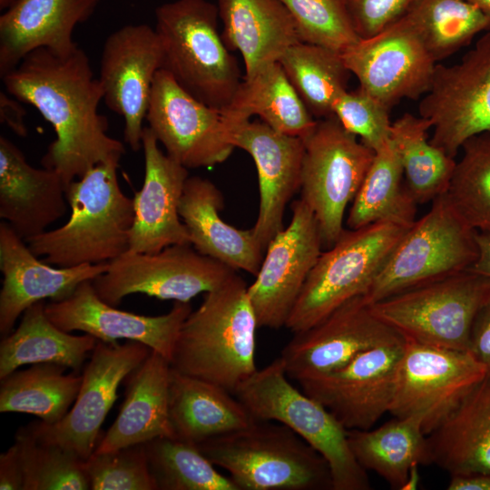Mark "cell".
<instances>
[{"instance_id": "obj_1", "label": "cell", "mask_w": 490, "mask_h": 490, "mask_svg": "<svg viewBox=\"0 0 490 490\" xmlns=\"http://www.w3.org/2000/svg\"><path fill=\"white\" fill-rule=\"evenodd\" d=\"M2 80L10 95L53 126L56 137L41 163L57 172L66 188L99 163L120 162L125 147L107 133V119L98 112L103 88L83 49L61 55L38 48Z\"/></svg>"}, {"instance_id": "obj_2", "label": "cell", "mask_w": 490, "mask_h": 490, "mask_svg": "<svg viewBox=\"0 0 490 490\" xmlns=\"http://www.w3.org/2000/svg\"><path fill=\"white\" fill-rule=\"evenodd\" d=\"M258 327L248 286L235 273L206 292L201 306L187 317L175 343L171 367L234 395L257 370Z\"/></svg>"}, {"instance_id": "obj_3", "label": "cell", "mask_w": 490, "mask_h": 490, "mask_svg": "<svg viewBox=\"0 0 490 490\" xmlns=\"http://www.w3.org/2000/svg\"><path fill=\"white\" fill-rule=\"evenodd\" d=\"M118 162L95 165L66 188L69 220L26 241L43 260L58 267L110 262L129 250L132 199L118 181Z\"/></svg>"}, {"instance_id": "obj_4", "label": "cell", "mask_w": 490, "mask_h": 490, "mask_svg": "<svg viewBox=\"0 0 490 490\" xmlns=\"http://www.w3.org/2000/svg\"><path fill=\"white\" fill-rule=\"evenodd\" d=\"M218 7L207 0H174L155 9L163 63L174 81L206 105L222 111L242 78L218 29Z\"/></svg>"}, {"instance_id": "obj_5", "label": "cell", "mask_w": 490, "mask_h": 490, "mask_svg": "<svg viewBox=\"0 0 490 490\" xmlns=\"http://www.w3.org/2000/svg\"><path fill=\"white\" fill-rule=\"evenodd\" d=\"M197 446L213 465L230 473L239 490L332 489L326 459L281 423L256 421Z\"/></svg>"}, {"instance_id": "obj_6", "label": "cell", "mask_w": 490, "mask_h": 490, "mask_svg": "<svg viewBox=\"0 0 490 490\" xmlns=\"http://www.w3.org/2000/svg\"><path fill=\"white\" fill-rule=\"evenodd\" d=\"M279 357L244 381L234 395L256 421L286 425L328 462L332 490H368L366 470L355 458L348 429L321 403L296 388Z\"/></svg>"}, {"instance_id": "obj_7", "label": "cell", "mask_w": 490, "mask_h": 490, "mask_svg": "<svg viewBox=\"0 0 490 490\" xmlns=\"http://www.w3.org/2000/svg\"><path fill=\"white\" fill-rule=\"evenodd\" d=\"M408 228L382 221L345 229L321 252L285 327L293 333L307 330L348 300L365 295Z\"/></svg>"}, {"instance_id": "obj_8", "label": "cell", "mask_w": 490, "mask_h": 490, "mask_svg": "<svg viewBox=\"0 0 490 490\" xmlns=\"http://www.w3.org/2000/svg\"><path fill=\"white\" fill-rule=\"evenodd\" d=\"M475 233L446 193L437 196L397 244L364 299L373 304L468 270L477 257Z\"/></svg>"}, {"instance_id": "obj_9", "label": "cell", "mask_w": 490, "mask_h": 490, "mask_svg": "<svg viewBox=\"0 0 490 490\" xmlns=\"http://www.w3.org/2000/svg\"><path fill=\"white\" fill-rule=\"evenodd\" d=\"M490 299V280L469 269L370 304L406 339L467 351L474 319Z\"/></svg>"}, {"instance_id": "obj_10", "label": "cell", "mask_w": 490, "mask_h": 490, "mask_svg": "<svg viewBox=\"0 0 490 490\" xmlns=\"http://www.w3.org/2000/svg\"><path fill=\"white\" fill-rule=\"evenodd\" d=\"M303 140L300 199L313 212L323 247L330 248L345 228L347 206L357 195L375 152L333 115L319 119Z\"/></svg>"}, {"instance_id": "obj_11", "label": "cell", "mask_w": 490, "mask_h": 490, "mask_svg": "<svg viewBox=\"0 0 490 490\" xmlns=\"http://www.w3.org/2000/svg\"><path fill=\"white\" fill-rule=\"evenodd\" d=\"M236 273L227 265L201 255L191 244L172 245L156 253L127 251L109 262L92 280L97 295L116 307L131 294L159 299L190 300L220 287Z\"/></svg>"}, {"instance_id": "obj_12", "label": "cell", "mask_w": 490, "mask_h": 490, "mask_svg": "<svg viewBox=\"0 0 490 490\" xmlns=\"http://www.w3.org/2000/svg\"><path fill=\"white\" fill-rule=\"evenodd\" d=\"M486 374L468 351L406 339L388 413L395 417L420 416L427 436Z\"/></svg>"}, {"instance_id": "obj_13", "label": "cell", "mask_w": 490, "mask_h": 490, "mask_svg": "<svg viewBox=\"0 0 490 490\" xmlns=\"http://www.w3.org/2000/svg\"><path fill=\"white\" fill-rule=\"evenodd\" d=\"M418 113L434 128L430 142L453 158L468 139L490 132V31L459 63L436 64Z\"/></svg>"}, {"instance_id": "obj_14", "label": "cell", "mask_w": 490, "mask_h": 490, "mask_svg": "<svg viewBox=\"0 0 490 490\" xmlns=\"http://www.w3.org/2000/svg\"><path fill=\"white\" fill-rule=\"evenodd\" d=\"M144 344L130 341L106 344L98 341L83 372L77 397L56 424L35 422L27 429L40 442L60 446L86 460L94 452L100 429L116 401L122 381L148 357Z\"/></svg>"}, {"instance_id": "obj_15", "label": "cell", "mask_w": 490, "mask_h": 490, "mask_svg": "<svg viewBox=\"0 0 490 490\" xmlns=\"http://www.w3.org/2000/svg\"><path fill=\"white\" fill-rule=\"evenodd\" d=\"M341 54L359 87L389 110L426 93L436 65L407 14Z\"/></svg>"}, {"instance_id": "obj_16", "label": "cell", "mask_w": 490, "mask_h": 490, "mask_svg": "<svg viewBox=\"0 0 490 490\" xmlns=\"http://www.w3.org/2000/svg\"><path fill=\"white\" fill-rule=\"evenodd\" d=\"M289 226L268 244L248 296L259 328L285 327L305 281L323 248L318 221L301 200L291 204Z\"/></svg>"}, {"instance_id": "obj_17", "label": "cell", "mask_w": 490, "mask_h": 490, "mask_svg": "<svg viewBox=\"0 0 490 490\" xmlns=\"http://www.w3.org/2000/svg\"><path fill=\"white\" fill-rule=\"evenodd\" d=\"M403 339L373 313L361 295L312 328L294 333L279 358L288 377L299 382L339 369L367 350Z\"/></svg>"}, {"instance_id": "obj_18", "label": "cell", "mask_w": 490, "mask_h": 490, "mask_svg": "<svg viewBox=\"0 0 490 490\" xmlns=\"http://www.w3.org/2000/svg\"><path fill=\"white\" fill-rule=\"evenodd\" d=\"M163 53L154 28L146 24H126L105 40L99 82L107 107L123 117L124 142L137 152L142 148L155 76L162 68Z\"/></svg>"}, {"instance_id": "obj_19", "label": "cell", "mask_w": 490, "mask_h": 490, "mask_svg": "<svg viewBox=\"0 0 490 490\" xmlns=\"http://www.w3.org/2000/svg\"><path fill=\"white\" fill-rule=\"evenodd\" d=\"M146 120L166 154L187 169L220 164L234 150L221 111L191 96L162 68L153 82Z\"/></svg>"}, {"instance_id": "obj_20", "label": "cell", "mask_w": 490, "mask_h": 490, "mask_svg": "<svg viewBox=\"0 0 490 490\" xmlns=\"http://www.w3.org/2000/svg\"><path fill=\"white\" fill-rule=\"evenodd\" d=\"M406 339L367 350L339 369L299 381L347 429H370L389 412Z\"/></svg>"}, {"instance_id": "obj_21", "label": "cell", "mask_w": 490, "mask_h": 490, "mask_svg": "<svg viewBox=\"0 0 490 490\" xmlns=\"http://www.w3.org/2000/svg\"><path fill=\"white\" fill-rule=\"evenodd\" d=\"M44 310L64 331H83L106 344L118 339L141 342L170 362L180 329L192 311L190 302L181 301L160 316L117 309L97 295L92 280L81 283L69 297L45 304Z\"/></svg>"}, {"instance_id": "obj_22", "label": "cell", "mask_w": 490, "mask_h": 490, "mask_svg": "<svg viewBox=\"0 0 490 490\" xmlns=\"http://www.w3.org/2000/svg\"><path fill=\"white\" fill-rule=\"evenodd\" d=\"M225 123V122H224ZM227 141L246 151L258 172L260 205L253 232L262 249L284 229L286 206L300 189L304 142L263 122L225 123Z\"/></svg>"}, {"instance_id": "obj_23", "label": "cell", "mask_w": 490, "mask_h": 490, "mask_svg": "<svg viewBox=\"0 0 490 490\" xmlns=\"http://www.w3.org/2000/svg\"><path fill=\"white\" fill-rule=\"evenodd\" d=\"M158 142L152 130L144 127V179L132 198L134 219L129 234L132 252L156 253L172 245L191 244L179 214L188 169L163 153Z\"/></svg>"}, {"instance_id": "obj_24", "label": "cell", "mask_w": 490, "mask_h": 490, "mask_svg": "<svg viewBox=\"0 0 490 490\" xmlns=\"http://www.w3.org/2000/svg\"><path fill=\"white\" fill-rule=\"evenodd\" d=\"M109 262L52 267L38 260L25 241L5 222L0 223V333L12 332L17 318L31 305L69 297L83 281L105 272Z\"/></svg>"}, {"instance_id": "obj_25", "label": "cell", "mask_w": 490, "mask_h": 490, "mask_svg": "<svg viewBox=\"0 0 490 490\" xmlns=\"http://www.w3.org/2000/svg\"><path fill=\"white\" fill-rule=\"evenodd\" d=\"M100 0H17L0 16V76L14 70L32 51L47 48L67 55L79 46L73 39Z\"/></svg>"}, {"instance_id": "obj_26", "label": "cell", "mask_w": 490, "mask_h": 490, "mask_svg": "<svg viewBox=\"0 0 490 490\" xmlns=\"http://www.w3.org/2000/svg\"><path fill=\"white\" fill-rule=\"evenodd\" d=\"M67 205L60 174L33 167L17 146L0 136V218L26 242L64 217Z\"/></svg>"}, {"instance_id": "obj_27", "label": "cell", "mask_w": 490, "mask_h": 490, "mask_svg": "<svg viewBox=\"0 0 490 490\" xmlns=\"http://www.w3.org/2000/svg\"><path fill=\"white\" fill-rule=\"evenodd\" d=\"M223 204V195L212 181L200 176L188 177L179 214L188 230L191 245L201 255L256 276L264 250L252 228L240 230L221 219Z\"/></svg>"}, {"instance_id": "obj_28", "label": "cell", "mask_w": 490, "mask_h": 490, "mask_svg": "<svg viewBox=\"0 0 490 490\" xmlns=\"http://www.w3.org/2000/svg\"><path fill=\"white\" fill-rule=\"evenodd\" d=\"M170 376V361L151 350L131 374L119 414L99 440L95 453L175 437L169 414Z\"/></svg>"}, {"instance_id": "obj_29", "label": "cell", "mask_w": 490, "mask_h": 490, "mask_svg": "<svg viewBox=\"0 0 490 490\" xmlns=\"http://www.w3.org/2000/svg\"><path fill=\"white\" fill-rule=\"evenodd\" d=\"M226 46L238 51L250 76L278 62L299 42L295 23L280 0H217Z\"/></svg>"}, {"instance_id": "obj_30", "label": "cell", "mask_w": 490, "mask_h": 490, "mask_svg": "<svg viewBox=\"0 0 490 490\" xmlns=\"http://www.w3.org/2000/svg\"><path fill=\"white\" fill-rule=\"evenodd\" d=\"M169 414L174 436L196 445L256 422L230 391L172 367Z\"/></svg>"}, {"instance_id": "obj_31", "label": "cell", "mask_w": 490, "mask_h": 490, "mask_svg": "<svg viewBox=\"0 0 490 490\" xmlns=\"http://www.w3.org/2000/svg\"><path fill=\"white\" fill-rule=\"evenodd\" d=\"M427 439L433 464L450 475L490 474V373Z\"/></svg>"}, {"instance_id": "obj_32", "label": "cell", "mask_w": 490, "mask_h": 490, "mask_svg": "<svg viewBox=\"0 0 490 490\" xmlns=\"http://www.w3.org/2000/svg\"><path fill=\"white\" fill-rule=\"evenodd\" d=\"M225 123L261 122L281 133L304 139L318 120L311 115L279 62L244 76L230 104L221 111Z\"/></svg>"}, {"instance_id": "obj_33", "label": "cell", "mask_w": 490, "mask_h": 490, "mask_svg": "<svg viewBox=\"0 0 490 490\" xmlns=\"http://www.w3.org/2000/svg\"><path fill=\"white\" fill-rule=\"evenodd\" d=\"M38 301L23 313L17 328L0 343V379L24 365L58 364L78 372L98 340L92 335H72L55 326Z\"/></svg>"}, {"instance_id": "obj_34", "label": "cell", "mask_w": 490, "mask_h": 490, "mask_svg": "<svg viewBox=\"0 0 490 490\" xmlns=\"http://www.w3.org/2000/svg\"><path fill=\"white\" fill-rule=\"evenodd\" d=\"M350 449L358 464L402 488L415 466L433 464L423 419L418 416L395 417L376 429H348Z\"/></svg>"}, {"instance_id": "obj_35", "label": "cell", "mask_w": 490, "mask_h": 490, "mask_svg": "<svg viewBox=\"0 0 490 490\" xmlns=\"http://www.w3.org/2000/svg\"><path fill=\"white\" fill-rule=\"evenodd\" d=\"M403 178L399 156L389 140L375 152L352 201L346 221L348 227L355 230L382 221L412 226L416 221L417 203Z\"/></svg>"}, {"instance_id": "obj_36", "label": "cell", "mask_w": 490, "mask_h": 490, "mask_svg": "<svg viewBox=\"0 0 490 490\" xmlns=\"http://www.w3.org/2000/svg\"><path fill=\"white\" fill-rule=\"evenodd\" d=\"M66 369L58 364H35L0 379V412L30 414L44 424H56L75 401L83 379L75 373L65 374Z\"/></svg>"}, {"instance_id": "obj_37", "label": "cell", "mask_w": 490, "mask_h": 490, "mask_svg": "<svg viewBox=\"0 0 490 490\" xmlns=\"http://www.w3.org/2000/svg\"><path fill=\"white\" fill-rule=\"evenodd\" d=\"M430 128L429 121L408 113L391 124L390 140L399 156L406 186L417 204L446 192L456 163L427 140Z\"/></svg>"}, {"instance_id": "obj_38", "label": "cell", "mask_w": 490, "mask_h": 490, "mask_svg": "<svg viewBox=\"0 0 490 490\" xmlns=\"http://www.w3.org/2000/svg\"><path fill=\"white\" fill-rule=\"evenodd\" d=\"M278 62L314 118L333 116V104L348 90L351 74L340 52L299 41Z\"/></svg>"}, {"instance_id": "obj_39", "label": "cell", "mask_w": 490, "mask_h": 490, "mask_svg": "<svg viewBox=\"0 0 490 490\" xmlns=\"http://www.w3.org/2000/svg\"><path fill=\"white\" fill-rule=\"evenodd\" d=\"M407 14L436 64L490 31V17L466 0H416Z\"/></svg>"}, {"instance_id": "obj_40", "label": "cell", "mask_w": 490, "mask_h": 490, "mask_svg": "<svg viewBox=\"0 0 490 490\" xmlns=\"http://www.w3.org/2000/svg\"><path fill=\"white\" fill-rule=\"evenodd\" d=\"M158 490H239L193 443L159 437L144 444Z\"/></svg>"}, {"instance_id": "obj_41", "label": "cell", "mask_w": 490, "mask_h": 490, "mask_svg": "<svg viewBox=\"0 0 490 490\" xmlns=\"http://www.w3.org/2000/svg\"><path fill=\"white\" fill-rule=\"evenodd\" d=\"M461 149L446 193L469 227L490 230V132L471 137Z\"/></svg>"}, {"instance_id": "obj_42", "label": "cell", "mask_w": 490, "mask_h": 490, "mask_svg": "<svg viewBox=\"0 0 490 490\" xmlns=\"http://www.w3.org/2000/svg\"><path fill=\"white\" fill-rule=\"evenodd\" d=\"M20 449L24 468V490L91 489L84 461L57 445L38 441L25 428L15 441Z\"/></svg>"}, {"instance_id": "obj_43", "label": "cell", "mask_w": 490, "mask_h": 490, "mask_svg": "<svg viewBox=\"0 0 490 490\" xmlns=\"http://www.w3.org/2000/svg\"><path fill=\"white\" fill-rule=\"evenodd\" d=\"M289 12L300 42L342 53L358 42L346 0H280Z\"/></svg>"}, {"instance_id": "obj_44", "label": "cell", "mask_w": 490, "mask_h": 490, "mask_svg": "<svg viewBox=\"0 0 490 490\" xmlns=\"http://www.w3.org/2000/svg\"><path fill=\"white\" fill-rule=\"evenodd\" d=\"M84 466L92 490H158L144 444L93 452Z\"/></svg>"}, {"instance_id": "obj_45", "label": "cell", "mask_w": 490, "mask_h": 490, "mask_svg": "<svg viewBox=\"0 0 490 490\" xmlns=\"http://www.w3.org/2000/svg\"><path fill=\"white\" fill-rule=\"evenodd\" d=\"M390 111L359 86L345 91L333 104V115L375 152L390 140Z\"/></svg>"}, {"instance_id": "obj_46", "label": "cell", "mask_w": 490, "mask_h": 490, "mask_svg": "<svg viewBox=\"0 0 490 490\" xmlns=\"http://www.w3.org/2000/svg\"><path fill=\"white\" fill-rule=\"evenodd\" d=\"M416 0H346L360 39L370 37L403 17Z\"/></svg>"}, {"instance_id": "obj_47", "label": "cell", "mask_w": 490, "mask_h": 490, "mask_svg": "<svg viewBox=\"0 0 490 490\" xmlns=\"http://www.w3.org/2000/svg\"><path fill=\"white\" fill-rule=\"evenodd\" d=\"M467 351L490 373V299L474 319Z\"/></svg>"}, {"instance_id": "obj_48", "label": "cell", "mask_w": 490, "mask_h": 490, "mask_svg": "<svg viewBox=\"0 0 490 490\" xmlns=\"http://www.w3.org/2000/svg\"><path fill=\"white\" fill-rule=\"evenodd\" d=\"M0 489L24 490L23 462L15 442L0 456Z\"/></svg>"}, {"instance_id": "obj_49", "label": "cell", "mask_w": 490, "mask_h": 490, "mask_svg": "<svg viewBox=\"0 0 490 490\" xmlns=\"http://www.w3.org/2000/svg\"><path fill=\"white\" fill-rule=\"evenodd\" d=\"M26 112L20 101L7 92H0V121L6 124L16 135L25 137L27 127L24 122Z\"/></svg>"}, {"instance_id": "obj_50", "label": "cell", "mask_w": 490, "mask_h": 490, "mask_svg": "<svg viewBox=\"0 0 490 490\" xmlns=\"http://www.w3.org/2000/svg\"><path fill=\"white\" fill-rule=\"evenodd\" d=\"M475 241L477 257L469 270L490 280V230L476 231Z\"/></svg>"}, {"instance_id": "obj_51", "label": "cell", "mask_w": 490, "mask_h": 490, "mask_svg": "<svg viewBox=\"0 0 490 490\" xmlns=\"http://www.w3.org/2000/svg\"><path fill=\"white\" fill-rule=\"evenodd\" d=\"M449 490H490V474L451 475Z\"/></svg>"}, {"instance_id": "obj_52", "label": "cell", "mask_w": 490, "mask_h": 490, "mask_svg": "<svg viewBox=\"0 0 490 490\" xmlns=\"http://www.w3.org/2000/svg\"><path fill=\"white\" fill-rule=\"evenodd\" d=\"M490 17V0H466Z\"/></svg>"}, {"instance_id": "obj_53", "label": "cell", "mask_w": 490, "mask_h": 490, "mask_svg": "<svg viewBox=\"0 0 490 490\" xmlns=\"http://www.w3.org/2000/svg\"><path fill=\"white\" fill-rule=\"evenodd\" d=\"M17 0H0V10L5 11L13 5Z\"/></svg>"}]
</instances>
